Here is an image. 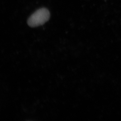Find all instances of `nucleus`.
Segmentation results:
<instances>
[{
  "mask_svg": "<svg viewBox=\"0 0 121 121\" xmlns=\"http://www.w3.org/2000/svg\"><path fill=\"white\" fill-rule=\"evenodd\" d=\"M50 17V13L45 8H39L29 17L27 24L31 27H36L43 25L48 21Z\"/></svg>",
  "mask_w": 121,
  "mask_h": 121,
  "instance_id": "nucleus-1",
  "label": "nucleus"
}]
</instances>
